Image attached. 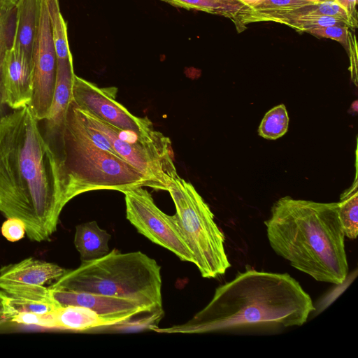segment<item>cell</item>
I'll use <instances>...</instances> for the list:
<instances>
[{
	"mask_svg": "<svg viewBox=\"0 0 358 358\" xmlns=\"http://www.w3.org/2000/svg\"><path fill=\"white\" fill-rule=\"evenodd\" d=\"M348 52L350 57V71L351 73V78L355 83L357 85V47L355 34H352L351 31H349L348 36Z\"/></svg>",
	"mask_w": 358,
	"mask_h": 358,
	"instance_id": "27",
	"label": "cell"
},
{
	"mask_svg": "<svg viewBox=\"0 0 358 358\" xmlns=\"http://www.w3.org/2000/svg\"><path fill=\"white\" fill-rule=\"evenodd\" d=\"M42 0H18L15 4L13 43L33 62Z\"/></svg>",
	"mask_w": 358,
	"mask_h": 358,
	"instance_id": "15",
	"label": "cell"
},
{
	"mask_svg": "<svg viewBox=\"0 0 358 358\" xmlns=\"http://www.w3.org/2000/svg\"><path fill=\"white\" fill-rule=\"evenodd\" d=\"M15 6L0 1V119L7 114V106L3 101L1 73L6 51L11 46L14 35Z\"/></svg>",
	"mask_w": 358,
	"mask_h": 358,
	"instance_id": "20",
	"label": "cell"
},
{
	"mask_svg": "<svg viewBox=\"0 0 358 358\" xmlns=\"http://www.w3.org/2000/svg\"><path fill=\"white\" fill-rule=\"evenodd\" d=\"M78 108L85 120L108 140L117 155L144 176L149 187L167 191L172 180L179 176L171 141L162 133L155 129L135 141H123L115 135L110 124Z\"/></svg>",
	"mask_w": 358,
	"mask_h": 358,
	"instance_id": "7",
	"label": "cell"
},
{
	"mask_svg": "<svg viewBox=\"0 0 358 358\" xmlns=\"http://www.w3.org/2000/svg\"><path fill=\"white\" fill-rule=\"evenodd\" d=\"M51 298L61 306L89 308L114 324L126 322L145 310L136 301L127 298L90 292L54 289L49 287Z\"/></svg>",
	"mask_w": 358,
	"mask_h": 358,
	"instance_id": "12",
	"label": "cell"
},
{
	"mask_svg": "<svg viewBox=\"0 0 358 358\" xmlns=\"http://www.w3.org/2000/svg\"><path fill=\"white\" fill-rule=\"evenodd\" d=\"M176 8L219 15L233 22L245 6L236 0H160Z\"/></svg>",
	"mask_w": 358,
	"mask_h": 358,
	"instance_id": "18",
	"label": "cell"
},
{
	"mask_svg": "<svg viewBox=\"0 0 358 358\" xmlns=\"http://www.w3.org/2000/svg\"><path fill=\"white\" fill-rule=\"evenodd\" d=\"M289 116L284 104H279L269 110L264 115L258 129V134L264 138L275 140L285 135L288 129Z\"/></svg>",
	"mask_w": 358,
	"mask_h": 358,
	"instance_id": "22",
	"label": "cell"
},
{
	"mask_svg": "<svg viewBox=\"0 0 358 358\" xmlns=\"http://www.w3.org/2000/svg\"><path fill=\"white\" fill-rule=\"evenodd\" d=\"M310 1H315L316 3H322V2H326V1H334V0H310Z\"/></svg>",
	"mask_w": 358,
	"mask_h": 358,
	"instance_id": "33",
	"label": "cell"
},
{
	"mask_svg": "<svg viewBox=\"0 0 358 358\" xmlns=\"http://www.w3.org/2000/svg\"><path fill=\"white\" fill-rule=\"evenodd\" d=\"M167 191L201 276L216 278L223 275L231 264L225 251L224 235L209 206L194 187L180 176L172 180Z\"/></svg>",
	"mask_w": 358,
	"mask_h": 358,
	"instance_id": "6",
	"label": "cell"
},
{
	"mask_svg": "<svg viewBox=\"0 0 358 358\" xmlns=\"http://www.w3.org/2000/svg\"><path fill=\"white\" fill-rule=\"evenodd\" d=\"M122 193L127 219L138 233L172 252L180 259L196 264L176 215H169L162 211L143 187L126 189Z\"/></svg>",
	"mask_w": 358,
	"mask_h": 358,
	"instance_id": "8",
	"label": "cell"
},
{
	"mask_svg": "<svg viewBox=\"0 0 358 358\" xmlns=\"http://www.w3.org/2000/svg\"><path fill=\"white\" fill-rule=\"evenodd\" d=\"M161 266L141 251L113 249L99 259L66 270L50 287L129 299L148 313H162Z\"/></svg>",
	"mask_w": 358,
	"mask_h": 358,
	"instance_id": "5",
	"label": "cell"
},
{
	"mask_svg": "<svg viewBox=\"0 0 358 358\" xmlns=\"http://www.w3.org/2000/svg\"><path fill=\"white\" fill-rule=\"evenodd\" d=\"M65 203L56 157L29 106L0 119V213L24 223L31 241H48Z\"/></svg>",
	"mask_w": 358,
	"mask_h": 358,
	"instance_id": "1",
	"label": "cell"
},
{
	"mask_svg": "<svg viewBox=\"0 0 358 358\" xmlns=\"http://www.w3.org/2000/svg\"><path fill=\"white\" fill-rule=\"evenodd\" d=\"M57 57L52 41L48 0H42L39 29L33 57L32 96L35 117L45 119L52 105L57 78Z\"/></svg>",
	"mask_w": 358,
	"mask_h": 358,
	"instance_id": "10",
	"label": "cell"
},
{
	"mask_svg": "<svg viewBox=\"0 0 358 358\" xmlns=\"http://www.w3.org/2000/svg\"><path fill=\"white\" fill-rule=\"evenodd\" d=\"M52 41L58 59H72L68 41L67 24L60 11L59 0H48Z\"/></svg>",
	"mask_w": 358,
	"mask_h": 358,
	"instance_id": "21",
	"label": "cell"
},
{
	"mask_svg": "<svg viewBox=\"0 0 358 358\" xmlns=\"http://www.w3.org/2000/svg\"><path fill=\"white\" fill-rule=\"evenodd\" d=\"M1 1L3 2L6 4L15 6L16 3L18 0H0Z\"/></svg>",
	"mask_w": 358,
	"mask_h": 358,
	"instance_id": "31",
	"label": "cell"
},
{
	"mask_svg": "<svg viewBox=\"0 0 358 358\" xmlns=\"http://www.w3.org/2000/svg\"><path fill=\"white\" fill-rule=\"evenodd\" d=\"M308 13L284 19L278 23L287 25L298 31L307 32L311 29L332 25H346L352 29L349 22L345 20L327 15H311Z\"/></svg>",
	"mask_w": 358,
	"mask_h": 358,
	"instance_id": "24",
	"label": "cell"
},
{
	"mask_svg": "<svg viewBox=\"0 0 358 358\" xmlns=\"http://www.w3.org/2000/svg\"><path fill=\"white\" fill-rule=\"evenodd\" d=\"M1 231L7 241L16 242L24 237L26 228L24 223L20 219L10 217L2 224Z\"/></svg>",
	"mask_w": 358,
	"mask_h": 358,
	"instance_id": "26",
	"label": "cell"
},
{
	"mask_svg": "<svg viewBox=\"0 0 358 358\" xmlns=\"http://www.w3.org/2000/svg\"><path fill=\"white\" fill-rule=\"evenodd\" d=\"M110 237V234L100 228L96 221L78 224L74 245L81 262L92 261L107 255L110 252L108 242Z\"/></svg>",
	"mask_w": 358,
	"mask_h": 358,
	"instance_id": "17",
	"label": "cell"
},
{
	"mask_svg": "<svg viewBox=\"0 0 358 358\" xmlns=\"http://www.w3.org/2000/svg\"><path fill=\"white\" fill-rule=\"evenodd\" d=\"M1 83L3 101L7 107L17 110L29 105L32 96L33 62L13 43L3 59Z\"/></svg>",
	"mask_w": 358,
	"mask_h": 358,
	"instance_id": "13",
	"label": "cell"
},
{
	"mask_svg": "<svg viewBox=\"0 0 358 358\" xmlns=\"http://www.w3.org/2000/svg\"><path fill=\"white\" fill-rule=\"evenodd\" d=\"M242 3L245 8H254L262 3L264 0H236Z\"/></svg>",
	"mask_w": 358,
	"mask_h": 358,
	"instance_id": "29",
	"label": "cell"
},
{
	"mask_svg": "<svg viewBox=\"0 0 358 358\" xmlns=\"http://www.w3.org/2000/svg\"><path fill=\"white\" fill-rule=\"evenodd\" d=\"M41 327L83 331L114 326L92 310L78 306H60L52 312L42 315Z\"/></svg>",
	"mask_w": 358,
	"mask_h": 358,
	"instance_id": "16",
	"label": "cell"
},
{
	"mask_svg": "<svg viewBox=\"0 0 358 358\" xmlns=\"http://www.w3.org/2000/svg\"><path fill=\"white\" fill-rule=\"evenodd\" d=\"M334 1L343 8L348 13L351 20L357 24V13L356 9L357 0H334Z\"/></svg>",
	"mask_w": 358,
	"mask_h": 358,
	"instance_id": "28",
	"label": "cell"
},
{
	"mask_svg": "<svg viewBox=\"0 0 358 358\" xmlns=\"http://www.w3.org/2000/svg\"><path fill=\"white\" fill-rule=\"evenodd\" d=\"M8 294L4 292L0 291V315H3L5 314V303Z\"/></svg>",
	"mask_w": 358,
	"mask_h": 358,
	"instance_id": "30",
	"label": "cell"
},
{
	"mask_svg": "<svg viewBox=\"0 0 358 358\" xmlns=\"http://www.w3.org/2000/svg\"><path fill=\"white\" fill-rule=\"evenodd\" d=\"M61 305L53 299L35 300L13 297L8 295L5 303L7 321L19 313L46 314L58 308Z\"/></svg>",
	"mask_w": 358,
	"mask_h": 358,
	"instance_id": "23",
	"label": "cell"
},
{
	"mask_svg": "<svg viewBox=\"0 0 358 358\" xmlns=\"http://www.w3.org/2000/svg\"><path fill=\"white\" fill-rule=\"evenodd\" d=\"M349 31L350 27L346 25H332L311 29L307 32L317 37L336 41L348 50Z\"/></svg>",
	"mask_w": 358,
	"mask_h": 358,
	"instance_id": "25",
	"label": "cell"
},
{
	"mask_svg": "<svg viewBox=\"0 0 358 358\" xmlns=\"http://www.w3.org/2000/svg\"><path fill=\"white\" fill-rule=\"evenodd\" d=\"M117 89L99 87L75 74L72 85V100L76 106L96 117L122 130L147 134L155 130L147 117L131 114L116 101Z\"/></svg>",
	"mask_w": 358,
	"mask_h": 358,
	"instance_id": "9",
	"label": "cell"
},
{
	"mask_svg": "<svg viewBox=\"0 0 358 358\" xmlns=\"http://www.w3.org/2000/svg\"><path fill=\"white\" fill-rule=\"evenodd\" d=\"M50 148L57 159L66 204L90 191L111 189L122 192L149 187L148 180L138 170L122 157L99 148L89 138L72 99Z\"/></svg>",
	"mask_w": 358,
	"mask_h": 358,
	"instance_id": "4",
	"label": "cell"
},
{
	"mask_svg": "<svg viewBox=\"0 0 358 358\" xmlns=\"http://www.w3.org/2000/svg\"><path fill=\"white\" fill-rule=\"evenodd\" d=\"M357 159V157H356ZM357 170L353 184L346 189L338 202L339 219L345 236L356 239L358 234V191Z\"/></svg>",
	"mask_w": 358,
	"mask_h": 358,
	"instance_id": "19",
	"label": "cell"
},
{
	"mask_svg": "<svg viewBox=\"0 0 358 358\" xmlns=\"http://www.w3.org/2000/svg\"><path fill=\"white\" fill-rule=\"evenodd\" d=\"M6 322H7V320L5 316L0 315V325L3 324Z\"/></svg>",
	"mask_w": 358,
	"mask_h": 358,
	"instance_id": "32",
	"label": "cell"
},
{
	"mask_svg": "<svg viewBox=\"0 0 358 358\" xmlns=\"http://www.w3.org/2000/svg\"><path fill=\"white\" fill-rule=\"evenodd\" d=\"M273 250L314 280L341 285L348 263L338 202L320 203L284 196L264 221Z\"/></svg>",
	"mask_w": 358,
	"mask_h": 358,
	"instance_id": "3",
	"label": "cell"
},
{
	"mask_svg": "<svg viewBox=\"0 0 358 358\" xmlns=\"http://www.w3.org/2000/svg\"><path fill=\"white\" fill-rule=\"evenodd\" d=\"M66 269L34 257L0 268V289L8 296L35 300L52 299L48 282L56 281Z\"/></svg>",
	"mask_w": 358,
	"mask_h": 358,
	"instance_id": "11",
	"label": "cell"
},
{
	"mask_svg": "<svg viewBox=\"0 0 358 358\" xmlns=\"http://www.w3.org/2000/svg\"><path fill=\"white\" fill-rule=\"evenodd\" d=\"M315 310L310 295L288 273L248 269L217 287L186 323L154 330L203 334L299 327Z\"/></svg>",
	"mask_w": 358,
	"mask_h": 358,
	"instance_id": "2",
	"label": "cell"
},
{
	"mask_svg": "<svg viewBox=\"0 0 358 358\" xmlns=\"http://www.w3.org/2000/svg\"><path fill=\"white\" fill-rule=\"evenodd\" d=\"M75 76L73 58L58 59L55 92L47 117L39 121L43 136L48 145L57 136L72 99V85Z\"/></svg>",
	"mask_w": 358,
	"mask_h": 358,
	"instance_id": "14",
	"label": "cell"
}]
</instances>
